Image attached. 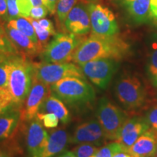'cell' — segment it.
<instances>
[{"label":"cell","mask_w":157,"mask_h":157,"mask_svg":"<svg viewBox=\"0 0 157 157\" xmlns=\"http://www.w3.org/2000/svg\"><path fill=\"white\" fill-rule=\"evenodd\" d=\"M128 48L127 43L117 35L106 36L92 34L82 39L74 51L72 61L81 66L95 59L119 60L127 54Z\"/></svg>","instance_id":"cell-1"},{"label":"cell","mask_w":157,"mask_h":157,"mask_svg":"<svg viewBox=\"0 0 157 157\" xmlns=\"http://www.w3.org/2000/svg\"><path fill=\"white\" fill-rule=\"evenodd\" d=\"M9 92L13 105L18 107L24 103L33 81V65L22 57L10 56Z\"/></svg>","instance_id":"cell-2"},{"label":"cell","mask_w":157,"mask_h":157,"mask_svg":"<svg viewBox=\"0 0 157 157\" xmlns=\"http://www.w3.org/2000/svg\"><path fill=\"white\" fill-rule=\"evenodd\" d=\"M52 93L68 105H83L93 101L95 90L85 78L67 77L51 85Z\"/></svg>","instance_id":"cell-3"},{"label":"cell","mask_w":157,"mask_h":157,"mask_svg":"<svg viewBox=\"0 0 157 157\" xmlns=\"http://www.w3.org/2000/svg\"><path fill=\"white\" fill-rule=\"evenodd\" d=\"M79 35L74 34H56L42 52L45 63H59L72 60L74 51L83 39Z\"/></svg>","instance_id":"cell-4"},{"label":"cell","mask_w":157,"mask_h":157,"mask_svg":"<svg viewBox=\"0 0 157 157\" xmlns=\"http://www.w3.org/2000/svg\"><path fill=\"white\" fill-rule=\"evenodd\" d=\"M33 65V75L47 85H52L67 77L85 78L82 68L71 63H41Z\"/></svg>","instance_id":"cell-5"},{"label":"cell","mask_w":157,"mask_h":157,"mask_svg":"<svg viewBox=\"0 0 157 157\" xmlns=\"http://www.w3.org/2000/svg\"><path fill=\"white\" fill-rule=\"evenodd\" d=\"M97 117L103 129L105 138L117 140L127 119L125 113L107 98H103L98 102Z\"/></svg>","instance_id":"cell-6"},{"label":"cell","mask_w":157,"mask_h":157,"mask_svg":"<svg viewBox=\"0 0 157 157\" xmlns=\"http://www.w3.org/2000/svg\"><path fill=\"white\" fill-rule=\"evenodd\" d=\"M117 99L127 109H135L142 106L145 102V90L137 77L125 75L118 79L115 85Z\"/></svg>","instance_id":"cell-7"},{"label":"cell","mask_w":157,"mask_h":157,"mask_svg":"<svg viewBox=\"0 0 157 157\" xmlns=\"http://www.w3.org/2000/svg\"><path fill=\"white\" fill-rule=\"evenodd\" d=\"M84 76L96 87L105 90L117 69V60L100 58L90 60L80 66Z\"/></svg>","instance_id":"cell-8"},{"label":"cell","mask_w":157,"mask_h":157,"mask_svg":"<svg viewBox=\"0 0 157 157\" xmlns=\"http://www.w3.org/2000/svg\"><path fill=\"white\" fill-rule=\"evenodd\" d=\"M92 34L100 36H114L119 32L117 20L108 7L100 4H90L87 6Z\"/></svg>","instance_id":"cell-9"},{"label":"cell","mask_w":157,"mask_h":157,"mask_svg":"<svg viewBox=\"0 0 157 157\" xmlns=\"http://www.w3.org/2000/svg\"><path fill=\"white\" fill-rule=\"evenodd\" d=\"M49 94V85L39 81L33 75L32 84L25 100V107L21 112V118L25 121H31L36 118L41 105Z\"/></svg>","instance_id":"cell-10"},{"label":"cell","mask_w":157,"mask_h":157,"mask_svg":"<svg viewBox=\"0 0 157 157\" xmlns=\"http://www.w3.org/2000/svg\"><path fill=\"white\" fill-rule=\"evenodd\" d=\"M149 128L150 125L147 119L141 117L127 119L116 141L121 145L123 151L127 153L135 141Z\"/></svg>","instance_id":"cell-11"},{"label":"cell","mask_w":157,"mask_h":157,"mask_svg":"<svg viewBox=\"0 0 157 157\" xmlns=\"http://www.w3.org/2000/svg\"><path fill=\"white\" fill-rule=\"evenodd\" d=\"M105 138L103 129L98 120H90L81 124L75 129L69 141L74 144L93 143L100 146Z\"/></svg>","instance_id":"cell-12"},{"label":"cell","mask_w":157,"mask_h":157,"mask_svg":"<svg viewBox=\"0 0 157 157\" xmlns=\"http://www.w3.org/2000/svg\"><path fill=\"white\" fill-rule=\"evenodd\" d=\"M49 135L36 117L29 124L26 134L27 148L31 157H41L48 146Z\"/></svg>","instance_id":"cell-13"},{"label":"cell","mask_w":157,"mask_h":157,"mask_svg":"<svg viewBox=\"0 0 157 157\" xmlns=\"http://www.w3.org/2000/svg\"><path fill=\"white\" fill-rule=\"evenodd\" d=\"M64 26L71 34L83 36L89 33L91 29L87 7L78 4L72 8L66 17Z\"/></svg>","instance_id":"cell-14"},{"label":"cell","mask_w":157,"mask_h":157,"mask_svg":"<svg viewBox=\"0 0 157 157\" xmlns=\"http://www.w3.org/2000/svg\"><path fill=\"white\" fill-rule=\"evenodd\" d=\"M157 148V133L149 128L129 149L131 157L154 156Z\"/></svg>","instance_id":"cell-15"},{"label":"cell","mask_w":157,"mask_h":157,"mask_svg":"<svg viewBox=\"0 0 157 157\" xmlns=\"http://www.w3.org/2000/svg\"><path fill=\"white\" fill-rule=\"evenodd\" d=\"M129 15L135 22L143 23L153 18L151 0H122Z\"/></svg>","instance_id":"cell-16"},{"label":"cell","mask_w":157,"mask_h":157,"mask_svg":"<svg viewBox=\"0 0 157 157\" xmlns=\"http://www.w3.org/2000/svg\"><path fill=\"white\" fill-rule=\"evenodd\" d=\"M5 31L17 50L21 49L23 53L33 56L42 52L38 44L33 42L29 36L17 29L7 25Z\"/></svg>","instance_id":"cell-17"},{"label":"cell","mask_w":157,"mask_h":157,"mask_svg":"<svg viewBox=\"0 0 157 157\" xmlns=\"http://www.w3.org/2000/svg\"><path fill=\"white\" fill-rule=\"evenodd\" d=\"M38 113H54L63 124H68L71 121V115L67 108L64 105L63 102L53 93L51 95L50 93L45 98Z\"/></svg>","instance_id":"cell-18"},{"label":"cell","mask_w":157,"mask_h":157,"mask_svg":"<svg viewBox=\"0 0 157 157\" xmlns=\"http://www.w3.org/2000/svg\"><path fill=\"white\" fill-rule=\"evenodd\" d=\"M68 142V135L63 129H55L50 133L48 146L45 148L41 157H53L61 153Z\"/></svg>","instance_id":"cell-19"},{"label":"cell","mask_w":157,"mask_h":157,"mask_svg":"<svg viewBox=\"0 0 157 157\" xmlns=\"http://www.w3.org/2000/svg\"><path fill=\"white\" fill-rule=\"evenodd\" d=\"M21 117L17 106H13L0 115V140L7 138L15 131Z\"/></svg>","instance_id":"cell-20"},{"label":"cell","mask_w":157,"mask_h":157,"mask_svg":"<svg viewBox=\"0 0 157 157\" xmlns=\"http://www.w3.org/2000/svg\"><path fill=\"white\" fill-rule=\"evenodd\" d=\"M7 25L21 31L27 36H29L33 42L39 44L38 39H37L34 28L28 17H18L15 19L10 20L8 21Z\"/></svg>","instance_id":"cell-21"},{"label":"cell","mask_w":157,"mask_h":157,"mask_svg":"<svg viewBox=\"0 0 157 157\" xmlns=\"http://www.w3.org/2000/svg\"><path fill=\"white\" fill-rule=\"evenodd\" d=\"M29 21H31V24L34 26L35 32H36L37 39H38L39 45L40 47L42 50H44L45 47L48 44V41L50 40V37L52 36H55V34H53L51 31H48V29L43 28V27L39 24L37 20L33 19L32 17H28Z\"/></svg>","instance_id":"cell-22"},{"label":"cell","mask_w":157,"mask_h":157,"mask_svg":"<svg viewBox=\"0 0 157 157\" xmlns=\"http://www.w3.org/2000/svg\"><path fill=\"white\" fill-rule=\"evenodd\" d=\"M10 57V56L0 63V90L10 96L9 92V76L11 67Z\"/></svg>","instance_id":"cell-23"},{"label":"cell","mask_w":157,"mask_h":157,"mask_svg":"<svg viewBox=\"0 0 157 157\" xmlns=\"http://www.w3.org/2000/svg\"><path fill=\"white\" fill-rule=\"evenodd\" d=\"M0 52L7 56L16 55L18 52L17 48L10 39L6 31L0 25Z\"/></svg>","instance_id":"cell-24"},{"label":"cell","mask_w":157,"mask_h":157,"mask_svg":"<svg viewBox=\"0 0 157 157\" xmlns=\"http://www.w3.org/2000/svg\"><path fill=\"white\" fill-rule=\"evenodd\" d=\"M76 0H58L56 13L58 20L61 24H63L66 17L74 7Z\"/></svg>","instance_id":"cell-25"},{"label":"cell","mask_w":157,"mask_h":157,"mask_svg":"<svg viewBox=\"0 0 157 157\" xmlns=\"http://www.w3.org/2000/svg\"><path fill=\"white\" fill-rule=\"evenodd\" d=\"M98 149V146L93 143H81L71 151L76 157H93L97 153Z\"/></svg>","instance_id":"cell-26"},{"label":"cell","mask_w":157,"mask_h":157,"mask_svg":"<svg viewBox=\"0 0 157 157\" xmlns=\"http://www.w3.org/2000/svg\"><path fill=\"white\" fill-rule=\"evenodd\" d=\"M121 151H123L121 145L118 142H113L98 149L97 153L93 157H113L117 153Z\"/></svg>","instance_id":"cell-27"},{"label":"cell","mask_w":157,"mask_h":157,"mask_svg":"<svg viewBox=\"0 0 157 157\" xmlns=\"http://www.w3.org/2000/svg\"><path fill=\"white\" fill-rule=\"evenodd\" d=\"M36 117L42 121L43 126L48 129L56 128L58 125L59 119L56 114L52 113H38Z\"/></svg>","instance_id":"cell-28"},{"label":"cell","mask_w":157,"mask_h":157,"mask_svg":"<svg viewBox=\"0 0 157 157\" xmlns=\"http://www.w3.org/2000/svg\"><path fill=\"white\" fill-rule=\"evenodd\" d=\"M148 74L152 84L157 87V49L152 52L148 63Z\"/></svg>","instance_id":"cell-29"},{"label":"cell","mask_w":157,"mask_h":157,"mask_svg":"<svg viewBox=\"0 0 157 157\" xmlns=\"http://www.w3.org/2000/svg\"><path fill=\"white\" fill-rule=\"evenodd\" d=\"M16 1L20 16L24 17H30L31 8L33 7L30 0H16Z\"/></svg>","instance_id":"cell-30"},{"label":"cell","mask_w":157,"mask_h":157,"mask_svg":"<svg viewBox=\"0 0 157 157\" xmlns=\"http://www.w3.org/2000/svg\"><path fill=\"white\" fill-rule=\"evenodd\" d=\"M7 13L6 20L10 21V20L15 19L20 16L18 7L17 5L16 0H7Z\"/></svg>","instance_id":"cell-31"},{"label":"cell","mask_w":157,"mask_h":157,"mask_svg":"<svg viewBox=\"0 0 157 157\" xmlns=\"http://www.w3.org/2000/svg\"><path fill=\"white\" fill-rule=\"evenodd\" d=\"M48 10L44 5L39 7H33L31 8L30 17L35 20H40L44 18L48 13Z\"/></svg>","instance_id":"cell-32"},{"label":"cell","mask_w":157,"mask_h":157,"mask_svg":"<svg viewBox=\"0 0 157 157\" xmlns=\"http://www.w3.org/2000/svg\"><path fill=\"white\" fill-rule=\"evenodd\" d=\"M150 127L157 133V105L148 111L146 118Z\"/></svg>","instance_id":"cell-33"},{"label":"cell","mask_w":157,"mask_h":157,"mask_svg":"<svg viewBox=\"0 0 157 157\" xmlns=\"http://www.w3.org/2000/svg\"><path fill=\"white\" fill-rule=\"evenodd\" d=\"M38 22L39 24L42 25L43 28L48 29V31H51V32H52L55 34H57L56 29L54 28V25L52 24V21H51L50 20L47 19V18H42V19L38 20Z\"/></svg>","instance_id":"cell-34"},{"label":"cell","mask_w":157,"mask_h":157,"mask_svg":"<svg viewBox=\"0 0 157 157\" xmlns=\"http://www.w3.org/2000/svg\"><path fill=\"white\" fill-rule=\"evenodd\" d=\"M58 0H43V2L45 7L50 12V14L53 15L56 12L57 5H58Z\"/></svg>","instance_id":"cell-35"},{"label":"cell","mask_w":157,"mask_h":157,"mask_svg":"<svg viewBox=\"0 0 157 157\" xmlns=\"http://www.w3.org/2000/svg\"><path fill=\"white\" fill-rule=\"evenodd\" d=\"M7 0H0V17L5 18L7 17Z\"/></svg>","instance_id":"cell-36"},{"label":"cell","mask_w":157,"mask_h":157,"mask_svg":"<svg viewBox=\"0 0 157 157\" xmlns=\"http://www.w3.org/2000/svg\"><path fill=\"white\" fill-rule=\"evenodd\" d=\"M13 106H15V105H13L10 102L0 101V115L2 114L3 113H5V111H7V110L11 109Z\"/></svg>","instance_id":"cell-37"},{"label":"cell","mask_w":157,"mask_h":157,"mask_svg":"<svg viewBox=\"0 0 157 157\" xmlns=\"http://www.w3.org/2000/svg\"><path fill=\"white\" fill-rule=\"evenodd\" d=\"M151 9L153 18L157 21V0H151Z\"/></svg>","instance_id":"cell-38"},{"label":"cell","mask_w":157,"mask_h":157,"mask_svg":"<svg viewBox=\"0 0 157 157\" xmlns=\"http://www.w3.org/2000/svg\"><path fill=\"white\" fill-rule=\"evenodd\" d=\"M0 101H8V102H10V103H13V102H12V98L9 95H7V94L3 93V92L1 91V90H0Z\"/></svg>","instance_id":"cell-39"},{"label":"cell","mask_w":157,"mask_h":157,"mask_svg":"<svg viewBox=\"0 0 157 157\" xmlns=\"http://www.w3.org/2000/svg\"><path fill=\"white\" fill-rule=\"evenodd\" d=\"M30 1L32 4L33 7H39V6L44 5L43 0H30Z\"/></svg>","instance_id":"cell-40"},{"label":"cell","mask_w":157,"mask_h":157,"mask_svg":"<svg viewBox=\"0 0 157 157\" xmlns=\"http://www.w3.org/2000/svg\"><path fill=\"white\" fill-rule=\"evenodd\" d=\"M58 157H76L72 151H65L63 154L60 155Z\"/></svg>","instance_id":"cell-41"},{"label":"cell","mask_w":157,"mask_h":157,"mask_svg":"<svg viewBox=\"0 0 157 157\" xmlns=\"http://www.w3.org/2000/svg\"><path fill=\"white\" fill-rule=\"evenodd\" d=\"M113 157H131V156H130V155L128 154V153L121 151V152L117 153V154H115Z\"/></svg>","instance_id":"cell-42"},{"label":"cell","mask_w":157,"mask_h":157,"mask_svg":"<svg viewBox=\"0 0 157 157\" xmlns=\"http://www.w3.org/2000/svg\"><path fill=\"white\" fill-rule=\"evenodd\" d=\"M0 157H13L10 153L0 149Z\"/></svg>","instance_id":"cell-43"},{"label":"cell","mask_w":157,"mask_h":157,"mask_svg":"<svg viewBox=\"0 0 157 157\" xmlns=\"http://www.w3.org/2000/svg\"><path fill=\"white\" fill-rule=\"evenodd\" d=\"M8 56H7V55L4 54V53H2V52H0V63L6 60V59L8 58Z\"/></svg>","instance_id":"cell-44"},{"label":"cell","mask_w":157,"mask_h":157,"mask_svg":"<svg viewBox=\"0 0 157 157\" xmlns=\"http://www.w3.org/2000/svg\"><path fill=\"white\" fill-rule=\"evenodd\" d=\"M154 157H157V148H156V153H155V155H154Z\"/></svg>","instance_id":"cell-45"},{"label":"cell","mask_w":157,"mask_h":157,"mask_svg":"<svg viewBox=\"0 0 157 157\" xmlns=\"http://www.w3.org/2000/svg\"><path fill=\"white\" fill-rule=\"evenodd\" d=\"M148 157H154V156H148Z\"/></svg>","instance_id":"cell-46"}]
</instances>
